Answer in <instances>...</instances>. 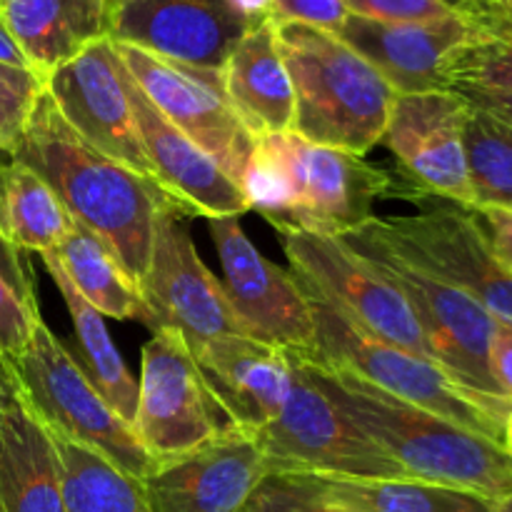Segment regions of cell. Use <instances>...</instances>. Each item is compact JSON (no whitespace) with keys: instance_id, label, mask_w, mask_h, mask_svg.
<instances>
[{"instance_id":"cell-36","label":"cell","mask_w":512,"mask_h":512,"mask_svg":"<svg viewBox=\"0 0 512 512\" xmlns=\"http://www.w3.org/2000/svg\"><path fill=\"white\" fill-rule=\"evenodd\" d=\"M348 18L350 8L345 0H273L270 10V20L275 23H298L335 35Z\"/></svg>"},{"instance_id":"cell-8","label":"cell","mask_w":512,"mask_h":512,"mask_svg":"<svg viewBox=\"0 0 512 512\" xmlns=\"http://www.w3.org/2000/svg\"><path fill=\"white\" fill-rule=\"evenodd\" d=\"M293 358V385L278 418L255 433L270 473L320 478L410 480L310 378L305 360Z\"/></svg>"},{"instance_id":"cell-16","label":"cell","mask_w":512,"mask_h":512,"mask_svg":"<svg viewBox=\"0 0 512 512\" xmlns=\"http://www.w3.org/2000/svg\"><path fill=\"white\" fill-rule=\"evenodd\" d=\"M468 113L470 105L455 90L398 95L383 135V145L398 163V178L473 208L463 143Z\"/></svg>"},{"instance_id":"cell-5","label":"cell","mask_w":512,"mask_h":512,"mask_svg":"<svg viewBox=\"0 0 512 512\" xmlns=\"http://www.w3.org/2000/svg\"><path fill=\"white\" fill-rule=\"evenodd\" d=\"M0 370L48 433L103 455L135 480L153 473V460L133 425L110 408L40 315L23 353L0 360Z\"/></svg>"},{"instance_id":"cell-38","label":"cell","mask_w":512,"mask_h":512,"mask_svg":"<svg viewBox=\"0 0 512 512\" xmlns=\"http://www.w3.org/2000/svg\"><path fill=\"white\" fill-rule=\"evenodd\" d=\"M495 260L512 275V210L500 208V205H488V208H470Z\"/></svg>"},{"instance_id":"cell-49","label":"cell","mask_w":512,"mask_h":512,"mask_svg":"<svg viewBox=\"0 0 512 512\" xmlns=\"http://www.w3.org/2000/svg\"><path fill=\"white\" fill-rule=\"evenodd\" d=\"M510 210H512V205H510Z\"/></svg>"},{"instance_id":"cell-10","label":"cell","mask_w":512,"mask_h":512,"mask_svg":"<svg viewBox=\"0 0 512 512\" xmlns=\"http://www.w3.org/2000/svg\"><path fill=\"white\" fill-rule=\"evenodd\" d=\"M228 428L215 408L190 345L173 330H153L140 353L133 430L153 468L208 448Z\"/></svg>"},{"instance_id":"cell-17","label":"cell","mask_w":512,"mask_h":512,"mask_svg":"<svg viewBox=\"0 0 512 512\" xmlns=\"http://www.w3.org/2000/svg\"><path fill=\"white\" fill-rule=\"evenodd\" d=\"M285 150L293 170L295 208L283 225L338 238L373 220L375 203L390 198L395 173L365 155L313 145L293 130L285 133Z\"/></svg>"},{"instance_id":"cell-39","label":"cell","mask_w":512,"mask_h":512,"mask_svg":"<svg viewBox=\"0 0 512 512\" xmlns=\"http://www.w3.org/2000/svg\"><path fill=\"white\" fill-rule=\"evenodd\" d=\"M0 278L15 290V295H18L23 303H28L30 308H38L33 280H30V270L28 265H25L23 253L15 250L13 245L5 240L3 233H0Z\"/></svg>"},{"instance_id":"cell-21","label":"cell","mask_w":512,"mask_h":512,"mask_svg":"<svg viewBox=\"0 0 512 512\" xmlns=\"http://www.w3.org/2000/svg\"><path fill=\"white\" fill-rule=\"evenodd\" d=\"M130 98L153 183L178 213L200 218H240L250 210L238 183L223 173L208 153L185 138L158 113L130 75Z\"/></svg>"},{"instance_id":"cell-29","label":"cell","mask_w":512,"mask_h":512,"mask_svg":"<svg viewBox=\"0 0 512 512\" xmlns=\"http://www.w3.org/2000/svg\"><path fill=\"white\" fill-rule=\"evenodd\" d=\"M48 433V430H45ZM50 435L60 468L68 512H150L140 480L115 468L110 460L83 445Z\"/></svg>"},{"instance_id":"cell-43","label":"cell","mask_w":512,"mask_h":512,"mask_svg":"<svg viewBox=\"0 0 512 512\" xmlns=\"http://www.w3.org/2000/svg\"><path fill=\"white\" fill-rule=\"evenodd\" d=\"M250 23H263L270 18V10H273V0H230Z\"/></svg>"},{"instance_id":"cell-48","label":"cell","mask_w":512,"mask_h":512,"mask_svg":"<svg viewBox=\"0 0 512 512\" xmlns=\"http://www.w3.org/2000/svg\"><path fill=\"white\" fill-rule=\"evenodd\" d=\"M0 5H3V0H0Z\"/></svg>"},{"instance_id":"cell-22","label":"cell","mask_w":512,"mask_h":512,"mask_svg":"<svg viewBox=\"0 0 512 512\" xmlns=\"http://www.w3.org/2000/svg\"><path fill=\"white\" fill-rule=\"evenodd\" d=\"M225 98L253 138L290 133L295 93L278 48L273 20H263L235 45L223 68Z\"/></svg>"},{"instance_id":"cell-25","label":"cell","mask_w":512,"mask_h":512,"mask_svg":"<svg viewBox=\"0 0 512 512\" xmlns=\"http://www.w3.org/2000/svg\"><path fill=\"white\" fill-rule=\"evenodd\" d=\"M40 258L68 308L70 323H73V350L70 353H73L75 363L83 368L98 393L108 400L110 408L125 423L133 425L135 408H138V380L133 378L123 355L115 348L105 318L70 285L68 275L63 273L53 255L43 253Z\"/></svg>"},{"instance_id":"cell-4","label":"cell","mask_w":512,"mask_h":512,"mask_svg":"<svg viewBox=\"0 0 512 512\" xmlns=\"http://www.w3.org/2000/svg\"><path fill=\"white\" fill-rule=\"evenodd\" d=\"M293 273V270H290ZM295 275V273H293ZM298 278V275H295ZM315 318V358L328 368L358 375L373 388L405 400L410 405L440 415L465 430L503 445V425L512 410L510 400L488 398L465 388L435 360L420 358L398 345L370 338L350 323L318 290L298 278Z\"/></svg>"},{"instance_id":"cell-37","label":"cell","mask_w":512,"mask_h":512,"mask_svg":"<svg viewBox=\"0 0 512 512\" xmlns=\"http://www.w3.org/2000/svg\"><path fill=\"white\" fill-rule=\"evenodd\" d=\"M38 315V308L23 303L15 290L0 278V360L23 353Z\"/></svg>"},{"instance_id":"cell-7","label":"cell","mask_w":512,"mask_h":512,"mask_svg":"<svg viewBox=\"0 0 512 512\" xmlns=\"http://www.w3.org/2000/svg\"><path fill=\"white\" fill-rule=\"evenodd\" d=\"M338 238L400 290L423 330L430 355L445 373L475 393L505 400L490 373V343L498 320L483 305L405 260L368 223Z\"/></svg>"},{"instance_id":"cell-28","label":"cell","mask_w":512,"mask_h":512,"mask_svg":"<svg viewBox=\"0 0 512 512\" xmlns=\"http://www.w3.org/2000/svg\"><path fill=\"white\" fill-rule=\"evenodd\" d=\"M305 478L328 503L355 512H493V500L420 480Z\"/></svg>"},{"instance_id":"cell-12","label":"cell","mask_w":512,"mask_h":512,"mask_svg":"<svg viewBox=\"0 0 512 512\" xmlns=\"http://www.w3.org/2000/svg\"><path fill=\"white\" fill-rule=\"evenodd\" d=\"M223 288L250 338L285 353L315 358V318L298 278L265 258L240 218L210 220Z\"/></svg>"},{"instance_id":"cell-30","label":"cell","mask_w":512,"mask_h":512,"mask_svg":"<svg viewBox=\"0 0 512 512\" xmlns=\"http://www.w3.org/2000/svg\"><path fill=\"white\" fill-rule=\"evenodd\" d=\"M465 163H468L473 208L512 205V128L493 115L470 108L465 120Z\"/></svg>"},{"instance_id":"cell-47","label":"cell","mask_w":512,"mask_h":512,"mask_svg":"<svg viewBox=\"0 0 512 512\" xmlns=\"http://www.w3.org/2000/svg\"><path fill=\"white\" fill-rule=\"evenodd\" d=\"M508 3H510V5H512V0H508Z\"/></svg>"},{"instance_id":"cell-44","label":"cell","mask_w":512,"mask_h":512,"mask_svg":"<svg viewBox=\"0 0 512 512\" xmlns=\"http://www.w3.org/2000/svg\"><path fill=\"white\" fill-rule=\"evenodd\" d=\"M503 448L512 458V410L508 413V418H505V425H503Z\"/></svg>"},{"instance_id":"cell-33","label":"cell","mask_w":512,"mask_h":512,"mask_svg":"<svg viewBox=\"0 0 512 512\" xmlns=\"http://www.w3.org/2000/svg\"><path fill=\"white\" fill-rule=\"evenodd\" d=\"M505 0H345L353 15L383 23H430L445 18H468L483 23Z\"/></svg>"},{"instance_id":"cell-13","label":"cell","mask_w":512,"mask_h":512,"mask_svg":"<svg viewBox=\"0 0 512 512\" xmlns=\"http://www.w3.org/2000/svg\"><path fill=\"white\" fill-rule=\"evenodd\" d=\"M65 123L93 148L153 183L130 98V73L110 38L95 40L45 78Z\"/></svg>"},{"instance_id":"cell-9","label":"cell","mask_w":512,"mask_h":512,"mask_svg":"<svg viewBox=\"0 0 512 512\" xmlns=\"http://www.w3.org/2000/svg\"><path fill=\"white\" fill-rule=\"evenodd\" d=\"M290 270L370 338L433 360L400 290L335 235L275 223Z\"/></svg>"},{"instance_id":"cell-23","label":"cell","mask_w":512,"mask_h":512,"mask_svg":"<svg viewBox=\"0 0 512 512\" xmlns=\"http://www.w3.org/2000/svg\"><path fill=\"white\" fill-rule=\"evenodd\" d=\"M113 0H3L0 20L30 68L48 78L58 65L110 38Z\"/></svg>"},{"instance_id":"cell-6","label":"cell","mask_w":512,"mask_h":512,"mask_svg":"<svg viewBox=\"0 0 512 512\" xmlns=\"http://www.w3.org/2000/svg\"><path fill=\"white\" fill-rule=\"evenodd\" d=\"M390 198L415 205L413 213L368 220L370 228L405 260L463 290L495 320L512 323V275L495 260L473 210L395 178Z\"/></svg>"},{"instance_id":"cell-35","label":"cell","mask_w":512,"mask_h":512,"mask_svg":"<svg viewBox=\"0 0 512 512\" xmlns=\"http://www.w3.org/2000/svg\"><path fill=\"white\" fill-rule=\"evenodd\" d=\"M243 512H355L328 503L305 475L270 473L255 488Z\"/></svg>"},{"instance_id":"cell-15","label":"cell","mask_w":512,"mask_h":512,"mask_svg":"<svg viewBox=\"0 0 512 512\" xmlns=\"http://www.w3.org/2000/svg\"><path fill=\"white\" fill-rule=\"evenodd\" d=\"M255 25L230 0H113L110 40L185 68L223 73Z\"/></svg>"},{"instance_id":"cell-14","label":"cell","mask_w":512,"mask_h":512,"mask_svg":"<svg viewBox=\"0 0 512 512\" xmlns=\"http://www.w3.org/2000/svg\"><path fill=\"white\" fill-rule=\"evenodd\" d=\"M115 48L158 113L240 185L255 138L225 98L223 73L185 68L125 43H115Z\"/></svg>"},{"instance_id":"cell-11","label":"cell","mask_w":512,"mask_h":512,"mask_svg":"<svg viewBox=\"0 0 512 512\" xmlns=\"http://www.w3.org/2000/svg\"><path fill=\"white\" fill-rule=\"evenodd\" d=\"M145 320L153 330H173L190 350L223 335H248L225 295L223 280L200 258L183 213L165 205L155 220L153 250L140 280ZM250 338V335H248Z\"/></svg>"},{"instance_id":"cell-46","label":"cell","mask_w":512,"mask_h":512,"mask_svg":"<svg viewBox=\"0 0 512 512\" xmlns=\"http://www.w3.org/2000/svg\"><path fill=\"white\" fill-rule=\"evenodd\" d=\"M3 410H5V380H3V373H0V428H3Z\"/></svg>"},{"instance_id":"cell-42","label":"cell","mask_w":512,"mask_h":512,"mask_svg":"<svg viewBox=\"0 0 512 512\" xmlns=\"http://www.w3.org/2000/svg\"><path fill=\"white\" fill-rule=\"evenodd\" d=\"M0 63L5 65H15V68H30L28 58L23 55V50L18 48V43L13 40V35L8 33V28H5V23L0 20Z\"/></svg>"},{"instance_id":"cell-26","label":"cell","mask_w":512,"mask_h":512,"mask_svg":"<svg viewBox=\"0 0 512 512\" xmlns=\"http://www.w3.org/2000/svg\"><path fill=\"white\" fill-rule=\"evenodd\" d=\"M70 285L98 310L103 318L145 320L143 293L123 268L113 250L85 225L75 223L63 243L50 250Z\"/></svg>"},{"instance_id":"cell-19","label":"cell","mask_w":512,"mask_h":512,"mask_svg":"<svg viewBox=\"0 0 512 512\" xmlns=\"http://www.w3.org/2000/svg\"><path fill=\"white\" fill-rule=\"evenodd\" d=\"M483 33L468 18H445L430 23H383L353 15L338 38L363 55L398 95L450 90V60Z\"/></svg>"},{"instance_id":"cell-34","label":"cell","mask_w":512,"mask_h":512,"mask_svg":"<svg viewBox=\"0 0 512 512\" xmlns=\"http://www.w3.org/2000/svg\"><path fill=\"white\" fill-rule=\"evenodd\" d=\"M45 93V78L35 70L0 63V155H10L40 95Z\"/></svg>"},{"instance_id":"cell-1","label":"cell","mask_w":512,"mask_h":512,"mask_svg":"<svg viewBox=\"0 0 512 512\" xmlns=\"http://www.w3.org/2000/svg\"><path fill=\"white\" fill-rule=\"evenodd\" d=\"M8 158L38 173L70 218L93 230L140 285L150 265L155 220L170 205L158 185L85 143L65 123L48 88Z\"/></svg>"},{"instance_id":"cell-3","label":"cell","mask_w":512,"mask_h":512,"mask_svg":"<svg viewBox=\"0 0 512 512\" xmlns=\"http://www.w3.org/2000/svg\"><path fill=\"white\" fill-rule=\"evenodd\" d=\"M275 35L295 93L293 133L355 155L383 143L398 98L388 80L335 33L275 23Z\"/></svg>"},{"instance_id":"cell-41","label":"cell","mask_w":512,"mask_h":512,"mask_svg":"<svg viewBox=\"0 0 512 512\" xmlns=\"http://www.w3.org/2000/svg\"><path fill=\"white\" fill-rule=\"evenodd\" d=\"M450 90H455L470 108L483 110L512 128V93H495V90L468 88V85H455Z\"/></svg>"},{"instance_id":"cell-27","label":"cell","mask_w":512,"mask_h":512,"mask_svg":"<svg viewBox=\"0 0 512 512\" xmlns=\"http://www.w3.org/2000/svg\"><path fill=\"white\" fill-rule=\"evenodd\" d=\"M73 218L48 183L28 165L0 160V233L20 253H50L63 243Z\"/></svg>"},{"instance_id":"cell-31","label":"cell","mask_w":512,"mask_h":512,"mask_svg":"<svg viewBox=\"0 0 512 512\" xmlns=\"http://www.w3.org/2000/svg\"><path fill=\"white\" fill-rule=\"evenodd\" d=\"M480 28L483 33L450 60V88L468 85L512 93V5L508 0L490 13Z\"/></svg>"},{"instance_id":"cell-40","label":"cell","mask_w":512,"mask_h":512,"mask_svg":"<svg viewBox=\"0 0 512 512\" xmlns=\"http://www.w3.org/2000/svg\"><path fill=\"white\" fill-rule=\"evenodd\" d=\"M490 373L498 383L500 393L512 403V323H495L493 343H490Z\"/></svg>"},{"instance_id":"cell-18","label":"cell","mask_w":512,"mask_h":512,"mask_svg":"<svg viewBox=\"0 0 512 512\" xmlns=\"http://www.w3.org/2000/svg\"><path fill=\"white\" fill-rule=\"evenodd\" d=\"M268 475L255 435L228 425L208 448L153 468L140 488L150 512H243Z\"/></svg>"},{"instance_id":"cell-24","label":"cell","mask_w":512,"mask_h":512,"mask_svg":"<svg viewBox=\"0 0 512 512\" xmlns=\"http://www.w3.org/2000/svg\"><path fill=\"white\" fill-rule=\"evenodd\" d=\"M0 510L68 512L60 488L58 455L50 435L25 408L8 380L0 428Z\"/></svg>"},{"instance_id":"cell-32","label":"cell","mask_w":512,"mask_h":512,"mask_svg":"<svg viewBox=\"0 0 512 512\" xmlns=\"http://www.w3.org/2000/svg\"><path fill=\"white\" fill-rule=\"evenodd\" d=\"M240 190L250 208L258 210L270 225L288 223L295 208V183L285 150V133L255 138L253 153L240 178Z\"/></svg>"},{"instance_id":"cell-45","label":"cell","mask_w":512,"mask_h":512,"mask_svg":"<svg viewBox=\"0 0 512 512\" xmlns=\"http://www.w3.org/2000/svg\"><path fill=\"white\" fill-rule=\"evenodd\" d=\"M493 512H512V493L505 495V498L495 500V503H493Z\"/></svg>"},{"instance_id":"cell-2","label":"cell","mask_w":512,"mask_h":512,"mask_svg":"<svg viewBox=\"0 0 512 512\" xmlns=\"http://www.w3.org/2000/svg\"><path fill=\"white\" fill-rule=\"evenodd\" d=\"M305 360L310 378L410 480L463 490L485 500L512 493V458L500 443L393 398L345 370Z\"/></svg>"},{"instance_id":"cell-20","label":"cell","mask_w":512,"mask_h":512,"mask_svg":"<svg viewBox=\"0 0 512 512\" xmlns=\"http://www.w3.org/2000/svg\"><path fill=\"white\" fill-rule=\"evenodd\" d=\"M193 358L230 428L255 435L278 418L293 385L290 353L248 335H223L198 345Z\"/></svg>"}]
</instances>
